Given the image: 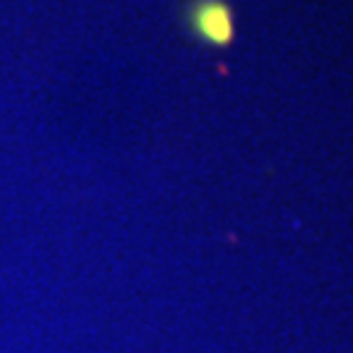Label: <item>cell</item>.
Returning <instances> with one entry per match:
<instances>
[{"mask_svg":"<svg viewBox=\"0 0 353 353\" xmlns=\"http://www.w3.org/2000/svg\"><path fill=\"white\" fill-rule=\"evenodd\" d=\"M191 29L196 32V37L223 48L228 45L233 34H236V26H233V13L225 3L220 0H196L191 6Z\"/></svg>","mask_w":353,"mask_h":353,"instance_id":"1","label":"cell"}]
</instances>
